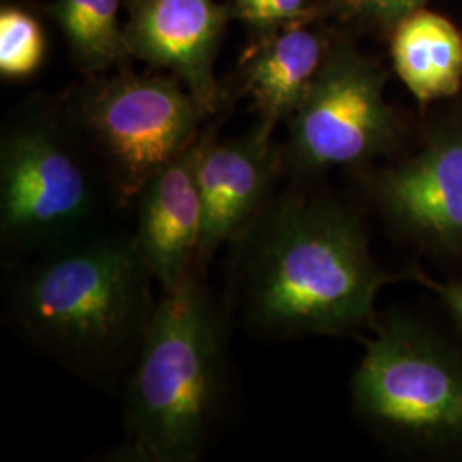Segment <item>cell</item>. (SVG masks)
Segmentation results:
<instances>
[{
  "label": "cell",
  "instance_id": "1",
  "mask_svg": "<svg viewBox=\"0 0 462 462\" xmlns=\"http://www.w3.org/2000/svg\"><path fill=\"white\" fill-rule=\"evenodd\" d=\"M236 291L248 326L267 337L364 326L383 276L358 221L326 200L284 198L235 242Z\"/></svg>",
  "mask_w": 462,
  "mask_h": 462
},
{
  "label": "cell",
  "instance_id": "2",
  "mask_svg": "<svg viewBox=\"0 0 462 462\" xmlns=\"http://www.w3.org/2000/svg\"><path fill=\"white\" fill-rule=\"evenodd\" d=\"M133 236L76 238L16 281L9 315L49 356L88 379L129 374L158 305Z\"/></svg>",
  "mask_w": 462,
  "mask_h": 462
},
{
  "label": "cell",
  "instance_id": "3",
  "mask_svg": "<svg viewBox=\"0 0 462 462\" xmlns=\"http://www.w3.org/2000/svg\"><path fill=\"white\" fill-rule=\"evenodd\" d=\"M223 319L200 265L162 293L127 375L118 459L194 462L209 446L226 393Z\"/></svg>",
  "mask_w": 462,
  "mask_h": 462
},
{
  "label": "cell",
  "instance_id": "4",
  "mask_svg": "<svg viewBox=\"0 0 462 462\" xmlns=\"http://www.w3.org/2000/svg\"><path fill=\"white\" fill-rule=\"evenodd\" d=\"M70 118L32 101L0 141V240L17 254L81 238L98 209V185L70 134Z\"/></svg>",
  "mask_w": 462,
  "mask_h": 462
},
{
  "label": "cell",
  "instance_id": "5",
  "mask_svg": "<svg viewBox=\"0 0 462 462\" xmlns=\"http://www.w3.org/2000/svg\"><path fill=\"white\" fill-rule=\"evenodd\" d=\"M67 116L98 154L112 196L127 204L198 141L208 114L171 74L124 70L84 84Z\"/></svg>",
  "mask_w": 462,
  "mask_h": 462
},
{
  "label": "cell",
  "instance_id": "6",
  "mask_svg": "<svg viewBox=\"0 0 462 462\" xmlns=\"http://www.w3.org/2000/svg\"><path fill=\"white\" fill-rule=\"evenodd\" d=\"M353 399L385 433L431 446L462 442V360L406 319H389L368 343Z\"/></svg>",
  "mask_w": 462,
  "mask_h": 462
},
{
  "label": "cell",
  "instance_id": "7",
  "mask_svg": "<svg viewBox=\"0 0 462 462\" xmlns=\"http://www.w3.org/2000/svg\"><path fill=\"white\" fill-rule=\"evenodd\" d=\"M393 116L379 69L349 49L330 51L290 118V158L300 170L355 165L389 144Z\"/></svg>",
  "mask_w": 462,
  "mask_h": 462
},
{
  "label": "cell",
  "instance_id": "8",
  "mask_svg": "<svg viewBox=\"0 0 462 462\" xmlns=\"http://www.w3.org/2000/svg\"><path fill=\"white\" fill-rule=\"evenodd\" d=\"M131 57L177 78L211 116L221 103L216 59L230 7L216 0H127Z\"/></svg>",
  "mask_w": 462,
  "mask_h": 462
},
{
  "label": "cell",
  "instance_id": "9",
  "mask_svg": "<svg viewBox=\"0 0 462 462\" xmlns=\"http://www.w3.org/2000/svg\"><path fill=\"white\" fill-rule=\"evenodd\" d=\"M217 125L204 133L198 182L202 206V233L198 265L226 244H235L271 204L278 158L273 133L255 124L247 134L217 139Z\"/></svg>",
  "mask_w": 462,
  "mask_h": 462
},
{
  "label": "cell",
  "instance_id": "10",
  "mask_svg": "<svg viewBox=\"0 0 462 462\" xmlns=\"http://www.w3.org/2000/svg\"><path fill=\"white\" fill-rule=\"evenodd\" d=\"M204 133L141 189L134 242L162 293L179 288L198 265L202 233L199 156Z\"/></svg>",
  "mask_w": 462,
  "mask_h": 462
},
{
  "label": "cell",
  "instance_id": "11",
  "mask_svg": "<svg viewBox=\"0 0 462 462\" xmlns=\"http://www.w3.org/2000/svg\"><path fill=\"white\" fill-rule=\"evenodd\" d=\"M377 196L406 230L462 245V131H448L404 165L382 175Z\"/></svg>",
  "mask_w": 462,
  "mask_h": 462
},
{
  "label": "cell",
  "instance_id": "12",
  "mask_svg": "<svg viewBox=\"0 0 462 462\" xmlns=\"http://www.w3.org/2000/svg\"><path fill=\"white\" fill-rule=\"evenodd\" d=\"M263 34L244 59L240 86L254 101L257 124L273 133L281 120L295 114L329 50L324 38L303 26V21Z\"/></svg>",
  "mask_w": 462,
  "mask_h": 462
},
{
  "label": "cell",
  "instance_id": "13",
  "mask_svg": "<svg viewBox=\"0 0 462 462\" xmlns=\"http://www.w3.org/2000/svg\"><path fill=\"white\" fill-rule=\"evenodd\" d=\"M393 59L401 81L421 103L452 97L462 81V36L456 26L418 9L394 26Z\"/></svg>",
  "mask_w": 462,
  "mask_h": 462
},
{
  "label": "cell",
  "instance_id": "14",
  "mask_svg": "<svg viewBox=\"0 0 462 462\" xmlns=\"http://www.w3.org/2000/svg\"><path fill=\"white\" fill-rule=\"evenodd\" d=\"M127 0H53L49 16L66 38L74 64L84 74L99 76L131 57L125 21Z\"/></svg>",
  "mask_w": 462,
  "mask_h": 462
},
{
  "label": "cell",
  "instance_id": "15",
  "mask_svg": "<svg viewBox=\"0 0 462 462\" xmlns=\"http://www.w3.org/2000/svg\"><path fill=\"white\" fill-rule=\"evenodd\" d=\"M45 34L28 11L4 5L0 11V74L4 79L33 76L45 59Z\"/></svg>",
  "mask_w": 462,
  "mask_h": 462
},
{
  "label": "cell",
  "instance_id": "16",
  "mask_svg": "<svg viewBox=\"0 0 462 462\" xmlns=\"http://www.w3.org/2000/svg\"><path fill=\"white\" fill-rule=\"evenodd\" d=\"M225 4L231 16L263 33L305 21L310 13V0H226Z\"/></svg>",
  "mask_w": 462,
  "mask_h": 462
},
{
  "label": "cell",
  "instance_id": "17",
  "mask_svg": "<svg viewBox=\"0 0 462 462\" xmlns=\"http://www.w3.org/2000/svg\"><path fill=\"white\" fill-rule=\"evenodd\" d=\"M425 2L427 0H332L341 16L380 26H396L401 19L423 9Z\"/></svg>",
  "mask_w": 462,
  "mask_h": 462
},
{
  "label": "cell",
  "instance_id": "18",
  "mask_svg": "<svg viewBox=\"0 0 462 462\" xmlns=\"http://www.w3.org/2000/svg\"><path fill=\"white\" fill-rule=\"evenodd\" d=\"M430 288H433L440 295L447 309L462 328V282H454V284L430 282Z\"/></svg>",
  "mask_w": 462,
  "mask_h": 462
}]
</instances>
